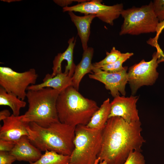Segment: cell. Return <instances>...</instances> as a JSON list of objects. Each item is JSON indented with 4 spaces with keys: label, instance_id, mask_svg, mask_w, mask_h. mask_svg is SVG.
<instances>
[{
    "label": "cell",
    "instance_id": "cell-1",
    "mask_svg": "<svg viewBox=\"0 0 164 164\" xmlns=\"http://www.w3.org/2000/svg\"><path fill=\"white\" fill-rule=\"evenodd\" d=\"M141 126L140 121L128 123L119 117L109 118L102 130L100 162L123 164L132 152H142L146 141L141 134Z\"/></svg>",
    "mask_w": 164,
    "mask_h": 164
},
{
    "label": "cell",
    "instance_id": "cell-2",
    "mask_svg": "<svg viewBox=\"0 0 164 164\" xmlns=\"http://www.w3.org/2000/svg\"><path fill=\"white\" fill-rule=\"evenodd\" d=\"M75 127L60 121L52 123L47 127L31 122L27 128L28 137L41 151H53L70 156L74 147Z\"/></svg>",
    "mask_w": 164,
    "mask_h": 164
},
{
    "label": "cell",
    "instance_id": "cell-3",
    "mask_svg": "<svg viewBox=\"0 0 164 164\" xmlns=\"http://www.w3.org/2000/svg\"><path fill=\"white\" fill-rule=\"evenodd\" d=\"M99 108L95 101L84 97L72 86L60 93L56 103L59 121L75 127L87 125Z\"/></svg>",
    "mask_w": 164,
    "mask_h": 164
},
{
    "label": "cell",
    "instance_id": "cell-4",
    "mask_svg": "<svg viewBox=\"0 0 164 164\" xmlns=\"http://www.w3.org/2000/svg\"><path fill=\"white\" fill-rule=\"evenodd\" d=\"M60 93L50 87L28 90L26 97L29 107L27 111L22 115V120L28 123L35 122L43 127L59 121L56 103Z\"/></svg>",
    "mask_w": 164,
    "mask_h": 164
},
{
    "label": "cell",
    "instance_id": "cell-5",
    "mask_svg": "<svg viewBox=\"0 0 164 164\" xmlns=\"http://www.w3.org/2000/svg\"><path fill=\"white\" fill-rule=\"evenodd\" d=\"M102 132L85 125L76 126L69 164H94L101 149Z\"/></svg>",
    "mask_w": 164,
    "mask_h": 164
},
{
    "label": "cell",
    "instance_id": "cell-6",
    "mask_svg": "<svg viewBox=\"0 0 164 164\" xmlns=\"http://www.w3.org/2000/svg\"><path fill=\"white\" fill-rule=\"evenodd\" d=\"M121 15L124 20L120 35H137L156 32L159 21L155 14L152 1L140 7L133 6L123 9Z\"/></svg>",
    "mask_w": 164,
    "mask_h": 164
},
{
    "label": "cell",
    "instance_id": "cell-7",
    "mask_svg": "<svg viewBox=\"0 0 164 164\" xmlns=\"http://www.w3.org/2000/svg\"><path fill=\"white\" fill-rule=\"evenodd\" d=\"M37 77L38 74L33 68L18 72L8 67H0V87L22 100L26 97V90L28 87L35 84Z\"/></svg>",
    "mask_w": 164,
    "mask_h": 164
},
{
    "label": "cell",
    "instance_id": "cell-8",
    "mask_svg": "<svg viewBox=\"0 0 164 164\" xmlns=\"http://www.w3.org/2000/svg\"><path fill=\"white\" fill-rule=\"evenodd\" d=\"M157 49V51L153 53L150 61H146L143 59L129 68L127 72L128 82L133 95L141 87L153 85L158 78L159 73L156 68L162 50L159 47Z\"/></svg>",
    "mask_w": 164,
    "mask_h": 164
},
{
    "label": "cell",
    "instance_id": "cell-9",
    "mask_svg": "<svg viewBox=\"0 0 164 164\" xmlns=\"http://www.w3.org/2000/svg\"><path fill=\"white\" fill-rule=\"evenodd\" d=\"M100 0H87L70 6L63 8V11L79 12L85 15H93L102 21L111 26L121 15L123 9L122 3L109 6L101 3Z\"/></svg>",
    "mask_w": 164,
    "mask_h": 164
},
{
    "label": "cell",
    "instance_id": "cell-10",
    "mask_svg": "<svg viewBox=\"0 0 164 164\" xmlns=\"http://www.w3.org/2000/svg\"><path fill=\"white\" fill-rule=\"evenodd\" d=\"M127 69L128 67H125L124 69L121 72L109 73L100 69L93 68V73L88 76L90 78L103 84L106 89L110 91L114 97L120 95V94L125 96V86L128 82Z\"/></svg>",
    "mask_w": 164,
    "mask_h": 164
},
{
    "label": "cell",
    "instance_id": "cell-11",
    "mask_svg": "<svg viewBox=\"0 0 164 164\" xmlns=\"http://www.w3.org/2000/svg\"><path fill=\"white\" fill-rule=\"evenodd\" d=\"M138 97L118 96L111 102V107L108 118L119 117L128 123L140 121L136 103Z\"/></svg>",
    "mask_w": 164,
    "mask_h": 164
},
{
    "label": "cell",
    "instance_id": "cell-12",
    "mask_svg": "<svg viewBox=\"0 0 164 164\" xmlns=\"http://www.w3.org/2000/svg\"><path fill=\"white\" fill-rule=\"evenodd\" d=\"M0 128V139L15 142L23 136L28 137L27 128L29 123L24 121L22 115L12 114L3 121Z\"/></svg>",
    "mask_w": 164,
    "mask_h": 164
},
{
    "label": "cell",
    "instance_id": "cell-13",
    "mask_svg": "<svg viewBox=\"0 0 164 164\" xmlns=\"http://www.w3.org/2000/svg\"><path fill=\"white\" fill-rule=\"evenodd\" d=\"M9 152L16 160L29 163L36 162L42 155L41 151L31 143L26 136L16 141L13 148Z\"/></svg>",
    "mask_w": 164,
    "mask_h": 164
},
{
    "label": "cell",
    "instance_id": "cell-14",
    "mask_svg": "<svg viewBox=\"0 0 164 164\" xmlns=\"http://www.w3.org/2000/svg\"><path fill=\"white\" fill-rule=\"evenodd\" d=\"M76 40L74 37L70 38L68 43V46L63 52L58 53L53 61V72L51 76L53 77L62 73L61 65L62 62L66 60L67 64L65 66L64 73L70 77L73 76L76 67L73 60V53Z\"/></svg>",
    "mask_w": 164,
    "mask_h": 164
},
{
    "label": "cell",
    "instance_id": "cell-15",
    "mask_svg": "<svg viewBox=\"0 0 164 164\" xmlns=\"http://www.w3.org/2000/svg\"><path fill=\"white\" fill-rule=\"evenodd\" d=\"M43 82L39 84L29 86L27 90H38L46 87H50L61 92L68 87L72 86V77L64 72L58 74L53 77L51 74H46Z\"/></svg>",
    "mask_w": 164,
    "mask_h": 164
},
{
    "label": "cell",
    "instance_id": "cell-16",
    "mask_svg": "<svg viewBox=\"0 0 164 164\" xmlns=\"http://www.w3.org/2000/svg\"><path fill=\"white\" fill-rule=\"evenodd\" d=\"M68 12L72 21L77 28L83 50H85L88 48L87 43L90 34L91 25L93 20L96 16L93 15L78 16L73 12Z\"/></svg>",
    "mask_w": 164,
    "mask_h": 164
},
{
    "label": "cell",
    "instance_id": "cell-17",
    "mask_svg": "<svg viewBox=\"0 0 164 164\" xmlns=\"http://www.w3.org/2000/svg\"><path fill=\"white\" fill-rule=\"evenodd\" d=\"M94 53V49L91 47H88L84 51L82 59L77 65L74 74L72 77L73 86L78 91L80 84L84 76L89 73H93V66L91 63Z\"/></svg>",
    "mask_w": 164,
    "mask_h": 164
},
{
    "label": "cell",
    "instance_id": "cell-18",
    "mask_svg": "<svg viewBox=\"0 0 164 164\" xmlns=\"http://www.w3.org/2000/svg\"><path fill=\"white\" fill-rule=\"evenodd\" d=\"M111 107L110 100L108 98L94 114L87 126L91 128L102 130L108 119Z\"/></svg>",
    "mask_w": 164,
    "mask_h": 164
},
{
    "label": "cell",
    "instance_id": "cell-19",
    "mask_svg": "<svg viewBox=\"0 0 164 164\" xmlns=\"http://www.w3.org/2000/svg\"><path fill=\"white\" fill-rule=\"evenodd\" d=\"M26 104L24 100L12 93L7 92L3 87H0V105L9 107L13 115L19 116L21 109L24 108Z\"/></svg>",
    "mask_w": 164,
    "mask_h": 164
},
{
    "label": "cell",
    "instance_id": "cell-20",
    "mask_svg": "<svg viewBox=\"0 0 164 164\" xmlns=\"http://www.w3.org/2000/svg\"><path fill=\"white\" fill-rule=\"evenodd\" d=\"M70 161V156L46 150L39 159L29 164H69Z\"/></svg>",
    "mask_w": 164,
    "mask_h": 164
},
{
    "label": "cell",
    "instance_id": "cell-21",
    "mask_svg": "<svg viewBox=\"0 0 164 164\" xmlns=\"http://www.w3.org/2000/svg\"><path fill=\"white\" fill-rule=\"evenodd\" d=\"M133 54L132 53H122L120 57L116 61L111 64L103 67L100 69L109 73L121 72L123 70L125 67H123V63Z\"/></svg>",
    "mask_w": 164,
    "mask_h": 164
},
{
    "label": "cell",
    "instance_id": "cell-22",
    "mask_svg": "<svg viewBox=\"0 0 164 164\" xmlns=\"http://www.w3.org/2000/svg\"><path fill=\"white\" fill-rule=\"evenodd\" d=\"M106 56L101 61L92 64L93 68L100 69L104 66L111 64L116 61L121 56L122 53L113 47L110 52H106Z\"/></svg>",
    "mask_w": 164,
    "mask_h": 164
},
{
    "label": "cell",
    "instance_id": "cell-23",
    "mask_svg": "<svg viewBox=\"0 0 164 164\" xmlns=\"http://www.w3.org/2000/svg\"><path fill=\"white\" fill-rule=\"evenodd\" d=\"M141 152L137 151L132 152L123 164H145L144 157Z\"/></svg>",
    "mask_w": 164,
    "mask_h": 164
},
{
    "label": "cell",
    "instance_id": "cell-24",
    "mask_svg": "<svg viewBox=\"0 0 164 164\" xmlns=\"http://www.w3.org/2000/svg\"><path fill=\"white\" fill-rule=\"evenodd\" d=\"M155 14L159 22L164 20V0H155L153 2Z\"/></svg>",
    "mask_w": 164,
    "mask_h": 164
},
{
    "label": "cell",
    "instance_id": "cell-25",
    "mask_svg": "<svg viewBox=\"0 0 164 164\" xmlns=\"http://www.w3.org/2000/svg\"><path fill=\"white\" fill-rule=\"evenodd\" d=\"M16 158L9 152L0 151V164H12Z\"/></svg>",
    "mask_w": 164,
    "mask_h": 164
},
{
    "label": "cell",
    "instance_id": "cell-26",
    "mask_svg": "<svg viewBox=\"0 0 164 164\" xmlns=\"http://www.w3.org/2000/svg\"><path fill=\"white\" fill-rule=\"evenodd\" d=\"M15 142L0 139V151L10 152L13 148Z\"/></svg>",
    "mask_w": 164,
    "mask_h": 164
},
{
    "label": "cell",
    "instance_id": "cell-27",
    "mask_svg": "<svg viewBox=\"0 0 164 164\" xmlns=\"http://www.w3.org/2000/svg\"><path fill=\"white\" fill-rule=\"evenodd\" d=\"M85 0H55L54 2L57 4L63 7L68 6V5L72 3L73 2H78V3L85 2Z\"/></svg>",
    "mask_w": 164,
    "mask_h": 164
},
{
    "label": "cell",
    "instance_id": "cell-28",
    "mask_svg": "<svg viewBox=\"0 0 164 164\" xmlns=\"http://www.w3.org/2000/svg\"><path fill=\"white\" fill-rule=\"evenodd\" d=\"M164 29V20L159 22L156 30V36L155 38L151 40L152 42L157 43V41L159 34Z\"/></svg>",
    "mask_w": 164,
    "mask_h": 164
},
{
    "label": "cell",
    "instance_id": "cell-29",
    "mask_svg": "<svg viewBox=\"0 0 164 164\" xmlns=\"http://www.w3.org/2000/svg\"><path fill=\"white\" fill-rule=\"evenodd\" d=\"M11 115L10 113L7 109H4L0 112V121H3Z\"/></svg>",
    "mask_w": 164,
    "mask_h": 164
},
{
    "label": "cell",
    "instance_id": "cell-30",
    "mask_svg": "<svg viewBox=\"0 0 164 164\" xmlns=\"http://www.w3.org/2000/svg\"><path fill=\"white\" fill-rule=\"evenodd\" d=\"M98 164H108L106 161H103L100 162Z\"/></svg>",
    "mask_w": 164,
    "mask_h": 164
},
{
    "label": "cell",
    "instance_id": "cell-31",
    "mask_svg": "<svg viewBox=\"0 0 164 164\" xmlns=\"http://www.w3.org/2000/svg\"><path fill=\"white\" fill-rule=\"evenodd\" d=\"M99 162H100L99 159L98 158H97V160H96L94 164H98V163H99Z\"/></svg>",
    "mask_w": 164,
    "mask_h": 164
}]
</instances>
